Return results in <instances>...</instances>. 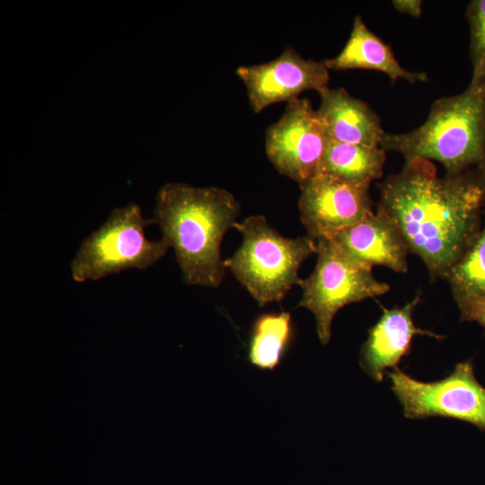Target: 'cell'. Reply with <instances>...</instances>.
Wrapping results in <instances>:
<instances>
[{
    "instance_id": "cell-17",
    "label": "cell",
    "mask_w": 485,
    "mask_h": 485,
    "mask_svg": "<svg viewBox=\"0 0 485 485\" xmlns=\"http://www.w3.org/2000/svg\"><path fill=\"white\" fill-rule=\"evenodd\" d=\"M293 337L291 314L266 313L252 324L248 344V360L262 369H275L285 357Z\"/></svg>"
},
{
    "instance_id": "cell-7",
    "label": "cell",
    "mask_w": 485,
    "mask_h": 485,
    "mask_svg": "<svg viewBox=\"0 0 485 485\" xmlns=\"http://www.w3.org/2000/svg\"><path fill=\"white\" fill-rule=\"evenodd\" d=\"M388 377L405 418L454 419L485 431V387L477 380L471 360L456 364L449 375L436 382H420L398 367Z\"/></svg>"
},
{
    "instance_id": "cell-3",
    "label": "cell",
    "mask_w": 485,
    "mask_h": 485,
    "mask_svg": "<svg viewBox=\"0 0 485 485\" xmlns=\"http://www.w3.org/2000/svg\"><path fill=\"white\" fill-rule=\"evenodd\" d=\"M380 146L405 161L436 160L445 172L485 163V82L436 100L422 125L406 133L385 132Z\"/></svg>"
},
{
    "instance_id": "cell-5",
    "label": "cell",
    "mask_w": 485,
    "mask_h": 485,
    "mask_svg": "<svg viewBox=\"0 0 485 485\" xmlns=\"http://www.w3.org/2000/svg\"><path fill=\"white\" fill-rule=\"evenodd\" d=\"M150 224L135 202L113 208L80 243L70 261L72 279L77 283L96 281L124 270L153 266L169 246L162 238H146L145 227Z\"/></svg>"
},
{
    "instance_id": "cell-9",
    "label": "cell",
    "mask_w": 485,
    "mask_h": 485,
    "mask_svg": "<svg viewBox=\"0 0 485 485\" xmlns=\"http://www.w3.org/2000/svg\"><path fill=\"white\" fill-rule=\"evenodd\" d=\"M299 186L300 218L316 241L330 238L372 212L369 185L318 174Z\"/></svg>"
},
{
    "instance_id": "cell-12",
    "label": "cell",
    "mask_w": 485,
    "mask_h": 485,
    "mask_svg": "<svg viewBox=\"0 0 485 485\" xmlns=\"http://www.w3.org/2000/svg\"><path fill=\"white\" fill-rule=\"evenodd\" d=\"M419 301L418 295L401 307L383 308L382 316L368 330V337L361 348L359 365L374 381L382 382L387 369L397 367L402 357L410 353L415 335H427L437 340L443 338L414 324L412 314Z\"/></svg>"
},
{
    "instance_id": "cell-15",
    "label": "cell",
    "mask_w": 485,
    "mask_h": 485,
    "mask_svg": "<svg viewBox=\"0 0 485 485\" xmlns=\"http://www.w3.org/2000/svg\"><path fill=\"white\" fill-rule=\"evenodd\" d=\"M385 151L381 146H367L329 140L319 174L342 181L370 185L383 175Z\"/></svg>"
},
{
    "instance_id": "cell-2",
    "label": "cell",
    "mask_w": 485,
    "mask_h": 485,
    "mask_svg": "<svg viewBox=\"0 0 485 485\" xmlns=\"http://www.w3.org/2000/svg\"><path fill=\"white\" fill-rule=\"evenodd\" d=\"M240 209L234 196L219 187L174 182L159 189L150 220L174 251L186 285L216 287L222 283L221 243Z\"/></svg>"
},
{
    "instance_id": "cell-11",
    "label": "cell",
    "mask_w": 485,
    "mask_h": 485,
    "mask_svg": "<svg viewBox=\"0 0 485 485\" xmlns=\"http://www.w3.org/2000/svg\"><path fill=\"white\" fill-rule=\"evenodd\" d=\"M327 239L358 266L369 269L384 266L400 273L408 271L409 248L393 222L379 211H372Z\"/></svg>"
},
{
    "instance_id": "cell-18",
    "label": "cell",
    "mask_w": 485,
    "mask_h": 485,
    "mask_svg": "<svg viewBox=\"0 0 485 485\" xmlns=\"http://www.w3.org/2000/svg\"><path fill=\"white\" fill-rule=\"evenodd\" d=\"M470 29L472 73L470 84L485 82V0L471 1L465 11Z\"/></svg>"
},
{
    "instance_id": "cell-4",
    "label": "cell",
    "mask_w": 485,
    "mask_h": 485,
    "mask_svg": "<svg viewBox=\"0 0 485 485\" xmlns=\"http://www.w3.org/2000/svg\"><path fill=\"white\" fill-rule=\"evenodd\" d=\"M242 242L236 251L224 260L237 280L260 306L280 302L301 278L302 263L317 252V242L310 235L296 238L282 236L265 216L253 215L234 226Z\"/></svg>"
},
{
    "instance_id": "cell-6",
    "label": "cell",
    "mask_w": 485,
    "mask_h": 485,
    "mask_svg": "<svg viewBox=\"0 0 485 485\" xmlns=\"http://www.w3.org/2000/svg\"><path fill=\"white\" fill-rule=\"evenodd\" d=\"M317 242V261L312 274L301 279L299 306L313 313L322 344H328L331 324L340 309L352 303L374 298L390 290L377 280L372 269L361 267L341 254L328 239Z\"/></svg>"
},
{
    "instance_id": "cell-14",
    "label": "cell",
    "mask_w": 485,
    "mask_h": 485,
    "mask_svg": "<svg viewBox=\"0 0 485 485\" xmlns=\"http://www.w3.org/2000/svg\"><path fill=\"white\" fill-rule=\"evenodd\" d=\"M332 70L370 69L384 73L392 83L404 79L410 84L427 82L428 75L402 67L388 44L372 32L360 15L354 18L349 38L333 58L323 61Z\"/></svg>"
},
{
    "instance_id": "cell-19",
    "label": "cell",
    "mask_w": 485,
    "mask_h": 485,
    "mask_svg": "<svg viewBox=\"0 0 485 485\" xmlns=\"http://www.w3.org/2000/svg\"><path fill=\"white\" fill-rule=\"evenodd\" d=\"M393 7L400 13L419 18L422 13V1L420 0H395Z\"/></svg>"
},
{
    "instance_id": "cell-16",
    "label": "cell",
    "mask_w": 485,
    "mask_h": 485,
    "mask_svg": "<svg viewBox=\"0 0 485 485\" xmlns=\"http://www.w3.org/2000/svg\"><path fill=\"white\" fill-rule=\"evenodd\" d=\"M445 279L449 282L461 320L485 301V206L479 234L450 269Z\"/></svg>"
},
{
    "instance_id": "cell-8",
    "label": "cell",
    "mask_w": 485,
    "mask_h": 485,
    "mask_svg": "<svg viewBox=\"0 0 485 485\" xmlns=\"http://www.w3.org/2000/svg\"><path fill=\"white\" fill-rule=\"evenodd\" d=\"M328 137L309 99H295L266 131V154L281 174L299 184L319 174Z\"/></svg>"
},
{
    "instance_id": "cell-20",
    "label": "cell",
    "mask_w": 485,
    "mask_h": 485,
    "mask_svg": "<svg viewBox=\"0 0 485 485\" xmlns=\"http://www.w3.org/2000/svg\"><path fill=\"white\" fill-rule=\"evenodd\" d=\"M461 321L475 322L485 329V301L472 309Z\"/></svg>"
},
{
    "instance_id": "cell-13",
    "label": "cell",
    "mask_w": 485,
    "mask_h": 485,
    "mask_svg": "<svg viewBox=\"0 0 485 485\" xmlns=\"http://www.w3.org/2000/svg\"><path fill=\"white\" fill-rule=\"evenodd\" d=\"M317 113L331 140L380 146L384 130L378 115L344 88H328L320 94Z\"/></svg>"
},
{
    "instance_id": "cell-1",
    "label": "cell",
    "mask_w": 485,
    "mask_h": 485,
    "mask_svg": "<svg viewBox=\"0 0 485 485\" xmlns=\"http://www.w3.org/2000/svg\"><path fill=\"white\" fill-rule=\"evenodd\" d=\"M378 190L377 211L393 222L431 278H446L481 229L485 163L438 176L429 160L416 158Z\"/></svg>"
},
{
    "instance_id": "cell-10",
    "label": "cell",
    "mask_w": 485,
    "mask_h": 485,
    "mask_svg": "<svg viewBox=\"0 0 485 485\" xmlns=\"http://www.w3.org/2000/svg\"><path fill=\"white\" fill-rule=\"evenodd\" d=\"M243 82L251 109L259 113L279 101H291L307 90L321 94L329 87V69L323 61L305 59L293 48L269 62L241 66L235 71Z\"/></svg>"
}]
</instances>
